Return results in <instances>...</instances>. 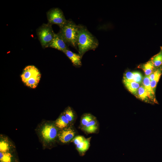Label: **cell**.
<instances>
[{"label":"cell","mask_w":162,"mask_h":162,"mask_svg":"<svg viewBox=\"0 0 162 162\" xmlns=\"http://www.w3.org/2000/svg\"><path fill=\"white\" fill-rule=\"evenodd\" d=\"M78 26L77 45L79 54L82 57L84 54L90 50H95L99 45L98 39L82 25Z\"/></svg>","instance_id":"cell-1"},{"label":"cell","mask_w":162,"mask_h":162,"mask_svg":"<svg viewBox=\"0 0 162 162\" xmlns=\"http://www.w3.org/2000/svg\"><path fill=\"white\" fill-rule=\"evenodd\" d=\"M58 129L54 122L46 121L40 124L37 132L43 146L47 147L54 142L58 137Z\"/></svg>","instance_id":"cell-2"},{"label":"cell","mask_w":162,"mask_h":162,"mask_svg":"<svg viewBox=\"0 0 162 162\" xmlns=\"http://www.w3.org/2000/svg\"><path fill=\"white\" fill-rule=\"evenodd\" d=\"M58 33L69 46L78 50L77 40L78 26L71 20H67L64 24L60 28Z\"/></svg>","instance_id":"cell-3"},{"label":"cell","mask_w":162,"mask_h":162,"mask_svg":"<svg viewBox=\"0 0 162 162\" xmlns=\"http://www.w3.org/2000/svg\"><path fill=\"white\" fill-rule=\"evenodd\" d=\"M37 35L41 46L44 48L48 47L54 39L56 33L52 29V25L43 23L37 30Z\"/></svg>","instance_id":"cell-4"},{"label":"cell","mask_w":162,"mask_h":162,"mask_svg":"<svg viewBox=\"0 0 162 162\" xmlns=\"http://www.w3.org/2000/svg\"><path fill=\"white\" fill-rule=\"evenodd\" d=\"M48 23L51 25L56 24L60 28L62 27L67 21L62 11L58 8L51 9L47 13Z\"/></svg>","instance_id":"cell-5"},{"label":"cell","mask_w":162,"mask_h":162,"mask_svg":"<svg viewBox=\"0 0 162 162\" xmlns=\"http://www.w3.org/2000/svg\"><path fill=\"white\" fill-rule=\"evenodd\" d=\"M16 148L14 144L8 136L0 134V152H13Z\"/></svg>","instance_id":"cell-6"},{"label":"cell","mask_w":162,"mask_h":162,"mask_svg":"<svg viewBox=\"0 0 162 162\" xmlns=\"http://www.w3.org/2000/svg\"><path fill=\"white\" fill-rule=\"evenodd\" d=\"M69 45L58 34H56L55 37L49 46V47L53 48L63 52L69 49Z\"/></svg>","instance_id":"cell-7"},{"label":"cell","mask_w":162,"mask_h":162,"mask_svg":"<svg viewBox=\"0 0 162 162\" xmlns=\"http://www.w3.org/2000/svg\"><path fill=\"white\" fill-rule=\"evenodd\" d=\"M75 134V131L73 128L67 127L61 130L58 132V137L62 143H66L73 139Z\"/></svg>","instance_id":"cell-8"},{"label":"cell","mask_w":162,"mask_h":162,"mask_svg":"<svg viewBox=\"0 0 162 162\" xmlns=\"http://www.w3.org/2000/svg\"><path fill=\"white\" fill-rule=\"evenodd\" d=\"M39 74V70L35 66L28 65L25 68L21 77L22 82L25 83L28 79Z\"/></svg>","instance_id":"cell-9"},{"label":"cell","mask_w":162,"mask_h":162,"mask_svg":"<svg viewBox=\"0 0 162 162\" xmlns=\"http://www.w3.org/2000/svg\"><path fill=\"white\" fill-rule=\"evenodd\" d=\"M63 52L70 59L74 66L76 67L81 66L82 57L79 53L73 52L69 49L65 50Z\"/></svg>","instance_id":"cell-10"},{"label":"cell","mask_w":162,"mask_h":162,"mask_svg":"<svg viewBox=\"0 0 162 162\" xmlns=\"http://www.w3.org/2000/svg\"><path fill=\"white\" fill-rule=\"evenodd\" d=\"M142 75L140 72L128 71L124 74L123 80L133 81L139 83L142 82Z\"/></svg>","instance_id":"cell-11"},{"label":"cell","mask_w":162,"mask_h":162,"mask_svg":"<svg viewBox=\"0 0 162 162\" xmlns=\"http://www.w3.org/2000/svg\"><path fill=\"white\" fill-rule=\"evenodd\" d=\"M54 123L56 126L61 130L67 128L70 122L62 113L56 119Z\"/></svg>","instance_id":"cell-12"},{"label":"cell","mask_w":162,"mask_h":162,"mask_svg":"<svg viewBox=\"0 0 162 162\" xmlns=\"http://www.w3.org/2000/svg\"><path fill=\"white\" fill-rule=\"evenodd\" d=\"M123 82L127 89L132 93L136 94L140 87L139 84L136 82L123 80Z\"/></svg>","instance_id":"cell-13"},{"label":"cell","mask_w":162,"mask_h":162,"mask_svg":"<svg viewBox=\"0 0 162 162\" xmlns=\"http://www.w3.org/2000/svg\"><path fill=\"white\" fill-rule=\"evenodd\" d=\"M162 72V66L155 70V76L154 79L150 81V85L152 91L155 93V88L161 76Z\"/></svg>","instance_id":"cell-14"},{"label":"cell","mask_w":162,"mask_h":162,"mask_svg":"<svg viewBox=\"0 0 162 162\" xmlns=\"http://www.w3.org/2000/svg\"><path fill=\"white\" fill-rule=\"evenodd\" d=\"M160 48L159 52L151 59L155 68L162 66V46Z\"/></svg>","instance_id":"cell-15"},{"label":"cell","mask_w":162,"mask_h":162,"mask_svg":"<svg viewBox=\"0 0 162 162\" xmlns=\"http://www.w3.org/2000/svg\"><path fill=\"white\" fill-rule=\"evenodd\" d=\"M98 128L96 120L94 118L83 127V130L88 133L95 132Z\"/></svg>","instance_id":"cell-16"},{"label":"cell","mask_w":162,"mask_h":162,"mask_svg":"<svg viewBox=\"0 0 162 162\" xmlns=\"http://www.w3.org/2000/svg\"><path fill=\"white\" fill-rule=\"evenodd\" d=\"M140 67L144 71L146 76L149 75L154 71L155 69L151 59L145 64L142 65Z\"/></svg>","instance_id":"cell-17"},{"label":"cell","mask_w":162,"mask_h":162,"mask_svg":"<svg viewBox=\"0 0 162 162\" xmlns=\"http://www.w3.org/2000/svg\"><path fill=\"white\" fill-rule=\"evenodd\" d=\"M143 85L149 93L151 99L153 100L155 103V100L154 99V93L152 91L150 85V81L148 76H146L143 80Z\"/></svg>","instance_id":"cell-18"},{"label":"cell","mask_w":162,"mask_h":162,"mask_svg":"<svg viewBox=\"0 0 162 162\" xmlns=\"http://www.w3.org/2000/svg\"><path fill=\"white\" fill-rule=\"evenodd\" d=\"M41 77L40 73L28 79L25 83L27 86L34 88L37 86Z\"/></svg>","instance_id":"cell-19"},{"label":"cell","mask_w":162,"mask_h":162,"mask_svg":"<svg viewBox=\"0 0 162 162\" xmlns=\"http://www.w3.org/2000/svg\"><path fill=\"white\" fill-rule=\"evenodd\" d=\"M90 138L85 140L76 145V147L78 151L81 153L86 152L88 148L90 145Z\"/></svg>","instance_id":"cell-20"},{"label":"cell","mask_w":162,"mask_h":162,"mask_svg":"<svg viewBox=\"0 0 162 162\" xmlns=\"http://www.w3.org/2000/svg\"><path fill=\"white\" fill-rule=\"evenodd\" d=\"M137 92L139 97L141 100L147 101L148 100V98L151 99L149 93L143 85L139 87Z\"/></svg>","instance_id":"cell-21"},{"label":"cell","mask_w":162,"mask_h":162,"mask_svg":"<svg viewBox=\"0 0 162 162\" xmlns=\"http://www.w3.org/2000/svg\"><path fill=\"white\" fill-rule=\"evenodd\" d=\"M12 152H0V162H12L13 158Z\"/></svg>","instance_id":"cell-22"},{"label":"cell","mask_w":162,"mask_h":162,"mask_svg":"<svg viewBox=\"0 0 162 162\" xmlns=\"http://www.w3.org/2000/svg\"><path fill=\"white\" fill-rule=\"evenodd\" d=\"M63 113L70 122H73L75 118V114L74 110L70 106L68 107Z\"/></svg>","instance_id":"cell-23"},{"label":"cell","mask_w":162,"mask_h":162,"mask_svg":"<svg viewBox=\"0 0 162 162\" xmlns=\"http://www.w3.org/2000/svg\"><path fill=\"white\" fill-rule=\"evenodd\" d=\"M94 118V117L90 114H85L83 115L81 119V125L83 127Z\"/></svg>","instance_id":"cell-24"},{"label":"cell","mask_w":162,"mask_h":162,"mask_svg":"<svg viewBox=\"0 0 162 162\" xmlns=\"http://www.w3.org/2000/svg\"><path fill=\"white\" fill-rule=\"evenodd\" d=\"M86 138L82 136H78L75 137L72 140L74 144L76 146L85 140Z\"/></svg>","instance_id":"cell-25"}]
</instances>
